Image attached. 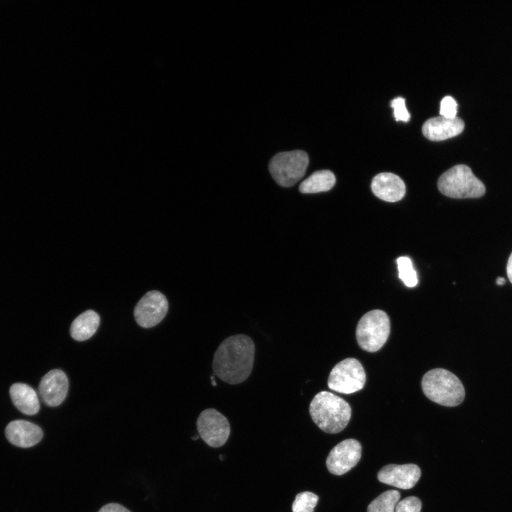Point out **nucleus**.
<instances>
[{
	"instance_id": "aec40b11",
	"label": "nucleus",
	"mask_w": 512,
	"mask_h": 512,
	"mask_svg": "<svg viewBox=\"0 0 512 512\" xmlns=\"http://www.w3.org/2000/svg\"><path fill=\"white\" fill-rule=\"evenodd\" d=\"M397 264L398 277L403 283L409 287L416 286L418 279L411 260L407 257L402 256L398 258Z\"/></svg>"
},
{
	"instance_id": "39448f33",
	"label": "nucleus",
	"mask_w": 512,
	"mask_h": 512,
	"mask_svg": "<svg viewBox=\"0 0 512 512\" xmlns=\"http://www.w3.org/2000/svg\"><path fill=\"white\" fill-rule=\"evenodd\" d=\"M390 331L388 314L380 309L365 314L358 323L356 339L359 346L368 352L380 350L387 341Z\"/></svg>"
},
{
	"instance_id": "2eb2a0df",
	"label": "nucleus",
	"mask_w": 512,
	"mask_h": 512,
	"mask_svg": "<svg viewBox=\"0 0 512 512\" xmlns=\"http://www.w3.org/2000/svg\"><path fill=\"white\" fill-rule=\"evenodd\" d=\"M371 189L375 196L388 202L401 200L405 193V185L401 178L393 173H380L372 181Z\"/></svg>"
},
{
	"instance_id": "1a4fd4ad",
	"label": "nucleus",
	"mask_w": 512,
	"mask_h": 512,
	"mask_svg": "<svg viewBox=\"0 0 512 512\" xmlns=\"http://www.w3.org/2000/svg\"><path fill=\"white\" fill-rule=\"evenodd\" d=\"M169 304L165 296L159 291L146 293L137 304L134 315L137 323L143 328H151L165 317Z\"/></svg>"
},
{
	"instance_id": "ddd939ff",
	"label": "nucleus",
	"mask_w": 512,
	"mask_h": 512,
	"mask_svg": "<svg viewBox=\"0 0 512 512\" xmlns=\"http://www.w3.org/2000/svg\"><path fill=\"white\" fill-rule=\"evenodd\" d=\"M7 439L19 447H31L43 438V432L37 425L22 420L9 422L5 430Z\"/></svg>"
},
{
	"instance_id": "7ed1b4c3",
	"label": "nucleus",
	"mask_w": 512,
	"mask_h": 512,
	"mask_svg": "<svg viewBox=\"0 0 512 512\" xmlns=\"http://www.w3.org/2000/svg\"><path fill=\"white\" fill-rule=\"evenodd\" d=\"M422 389L430 400L446 407L460 405L465 397L461 380L444 368H434L427 372L422 380Z\"/></svg>"
},
{
	"instance_id": "9b49d317",
	"label": "nucleus",
	"mask_w": 512,
	"mask_h": 512,
	"mask_svg": "<svg viewBox=\"0 0 512 512\" xmlns=\"http://www.w3.org/2000/svg\"><path fill=\"white\" fill-rule=\"evenodd\" d=\"M68 385L65 373L61 370L53 369L41 378L38 386V394L46 405L56 407L66 398Z\"/></svg>"
},
{
	"instance_id": "4be33fe9",
	"label": "nucleus",
	"mask_w": 512,
	"mask_h": 512,
	"mask_svg": "<svg viewBox=\"0 0 512 512\" xmlns=\"http://www.w3.org/2000/svg\"><path fill=\"white\" fill-rule=\"evenodd\" d=\"M422 502L416 496H408L400 501L395 509V512H420Z\"/></svg>"
},
{
	"instance_id": "423d86ee",
	"label": "nucleus",
	"mask_w": 512,
	"mask_h": 512,
	"mask_svg": "<svg viewBox=\"0 0 512 512\" xmlns=\"http://www.w3.org/2000/svg\"><path fill=\"white\" fill-rule=\"evenodd\" d=\"M309 164L307 154L302 150L277 154L270 161L269 170L281 186L294 185L304 175Z\"/></svg>"
},
{
	"instance_id": "b1692460",
	"label": "nucleus",
	"mask_w": 512,
	"mask_h": 512,
	"mask_svg": "<svg viewBox=\"0 0 512 512\" xmlns=\"http://www.w3.org/2000/svg\"><path fill=\"white\" fill-rule=\"evenodd\" d=\"M457 112V103L451 96H445L440 103V116L446 118H455Z\"/></svg>"
},
{
	"instance_id": "0eeeda50",
	"label": "nucleus",
	"mask_w": 512,
	"mask_h": 512,
	"mask_svg": "<svg viewBox=\"0 0 512 512\" xmlns=\"http://www.w3.org/2000/svg\"><path fill=\"white\" fill-rule=\"evenodd\" d=\"M366 383V373L356 358H348L338 363L330 372L329 388L336 392L350 394L361 390Z\"/></svg>"
},
{
	"instance_id": "412c9836",
	"label": "nucleus",
	"mask_w": 512,
	"mask_h": 512,
	"mask_svg": "<svg viewBox=\"0 0 512 512\" xmlns=\"http://www.w3.org/2000/svg\"><path fill=\"white\" fill-rule=\"evenodd\" d=\"M319 497L310 491H303L296 495L292 506V512H314Z\"/></svg>"
},
{
	"instance_id": "bb28decb",
	"label": "nucleus",
	"mask_w": 512,
	"mask_h": 512,
	"mask_svg": "<svg viewBox=\"0 0 512 512\" xmlns=\"http://www.w3.org/2000/svg\"><path fill=\"white\" fill-rule=\"evenodd\" d=\"M506 282V280L503 277H498L496 279V284L498 285H503Z\"/></svg>"
},
{
	"instance_id": "393cba45",
	"label": "nucleus",
	"mask_w": 512,
	"mask_h": 512,
	"mask_svg": "<svg viewBox=\"0 0 512 512\" xmlns=\"http://www.w3.org/2000/svg\"><path fill=\"white\" fill-rule=\"evenodd\" d=\"M97 512H131L129 509L117 503H109L104 505Z\"/></svg>"
},
{
	"instance_id": "cd10ccee",
	"label": "nucleus",
	"mask_w": 512,
	"mask_h": 512,
	"mask_svg": "<svg viewBox=\"0 0 512 512\" xmlns=\"http://www.w3.org/2000/svg\"><path fill=\"white\" fill-rule=\"evenodd\" d=\"M198 437H199L198 436H194V437H192L191 439H192L193 440H197V439H198Z\"/></svg>"
},
{
	"instance_id": "f8f14e48",
	"label": "nucleus",
	"mask_w": 512,
	"mask_h": 512,
	"mask_svg": "<svg viewBox=\"0 0 512 512\" xmlns=\"http://www.w3.org/2000/svg\"><path fill=\"white\" fill-rule=\"evenodd\" d=\"M421 476L420 467L414 464H388L378 473V479L385 484L401 489L415 486Z\"/></svg>"
},
{
	"instance_id": "4468645a",
	"label": "nucleus",
	"mask_w": 512,
	"mask_h": 512,
	"mask_svg": "<svg viewBox=\"0 0 512 512\" xmlns=\"http://www.w3.org/2000/svg\"><path fill=\"white\" fill-rule=\"evenodd\" d=\"M464 121L456 117L446 118L442 116L430 118L422 125L423 135L432 141H442L454 137L462 132Z\"/></svg>"
},
{
	"instance_id": "20e7f679",
	"label": "nucleus",
	"mask_w": 512,
	"mask_h": 512,
	"mask_svg": "<svg viewBox=\"0 0 512 512\" xmlns=\"http://www.w3.org/2000/svg\"><path fill=\"white\" fill-rule=\"evenodd\" d=\"M437 186L442 194L453 198H476L486 192L483 182L464 164L455 165L443 173Z\"/></svg>"
},
{
	"instance_id": "9d476101",
	"label": "nucleus",
	"mask_w": 512,
	"mask_h": 512,
	"mask_svg": "<svg viewBox=\"0 0 512 512\" xmlns=\"http://www.w3.org/2000/svg\"><path fill=\"white\" fill-rule=\"evenodd\" d=\"M362 447L358 441L347 439L336 444L329 452L326 464L330 473L339 476L354 467L361 457Z\"/></svg>"
},
{
	"instance_id": "5701e85b",
	"label": "nucleus",
	"mask_w": 512,
	"mask_h": 512,
	"mask_svg": "<svg viewBox=\"0 0 512 512\" xmlns=\"http://www.w3.org/2000/svg\"><path fill=\"white\" fill-rule=\"evenodd\" d=\"M390 106L393 109V115L396 121H402L404 122L409 121L410 114L405 106V100L404 98L398 97L393 99Z\"/></svg>"
},
{
	"instance_id": "a211bd4d",
	"label": "nucleus",
	"mask_w": 512,
	"mask_h": 512,
	"mask_svg": "<svg viewBox=\"0 0 512 512\" xmlns=\"http://www.w3.org/2000/svg\"><path fill=\"white\" fill-rule=\"evenodd\" d=\"M335 183L336 178L333 172L329 170H320L303 181L299 189L303 193L324 192L331 189Z\"/></svg>"
},
{
	"instance_id": "dca6fc26",
	"label": "nucleus",
	"mask_w": 512,
	"mask_h": 512,
	"mask_svg": "<svg viewBox=\"0 0 512 512\" xmlns=\"http://www.w3.org/2000/svg\"><path fill=\"white\" fill-rule=\"evenodd\" d=\"M9 393L14 405L22 413L33 415L40 410V403L37 393L28 385L16 383L9 389Z\"/></svg>"
},
{
	"instance_id": "f03ea898",
	"label": "nucleus",
	"mask_w": 512,
	"mask_h": 512,
	"mask_svg": "<svg viewBox=\"0 0 512 512\" xmlns=\"http://www.w3.org/2000/svg\"><path fill=\"white\" fill-rule=\"evenodd\" d=\"M309 413L314 422L321 430L335 434L347 426L351 416V408L341 397L328 391H321L311 400Z\"/></svg>"
},
{
	"instance_id": "6e6552de",
	"label": "nucleus",
	"mask_w": 512,
	"mask_h": 512,
	"mask_svg": "<svg viewBox=\"0 0 512 512\" xmlns=\"http://www.w3.org/2000/svg\"><path fill=\"white\" fill-rule=\"evenodd\" d=\"M196 426L200 437L210 447H220L228 439L230 427L227 418L218 410L208 408L199 415Z\"/></svg>"
},
{
	"instance_id": "a878e982",
	"label": "nucleus",
	"mask_w": 512,
	"mask_h": 512,
	"mask_svg": "<svg viewBox=\"0 0 512 512\" xmlns=\"http://www.w3.org/2000/svg\"><path fill=\"white\" fill-rule=\"evenodd\" d=\"M506 272H507L508 278L509 281L511 282V283L512 284V252L510 255L508 262H507Z\"/></svg>"
},
{
	"instance_id": "6ab92c4d",
	"label": "nucleus",
	"mask_w": 512,
	"mask_h": 512,
	"mask_svg": "<svg viewBox=\"0 0 512 512\" xmlns=\"http://www.w3.org/2000/svg\"><path fill=\"white\" fill-rule=\"evenodd\" d=\"M400 498L398 491H386L372 501L368 506L367 512H395Z\"/></svg>"
},
{
	"instance_id": "f257e3e1",
	"label": "nucleus",
	"mask_w": 512,
	"mask_h": 512,
	"mask_svg": "<svg viewBox=\"0 0 512 512\" xmlns=\"http://www.w3.org/2000/svg\"><path fill=\"white\" fill-rule=\"evenodd\" d=\"M255 343L245 334L231 336L217 348L213 361L214 374L229 384H238L250 375L255 358Z\"/></svg>"
},
{
	"instance_id": "f3484780",
	"label": "nucleus",
	"mask_w": 512,
	"mask_h": 512,
	"mask_svg": "<svg viewBox=\"0 0 512 512\" xmlns=\"http://www.w3.org/2000/svg\"><path fill=\"white\" fill-rule=\"evenodd\" d=\"M100 321V316L95 311L82 312L71 324L70 333L72 338L78 341L87 340L97 331Z\"/></svg>"
}]
</instances>
